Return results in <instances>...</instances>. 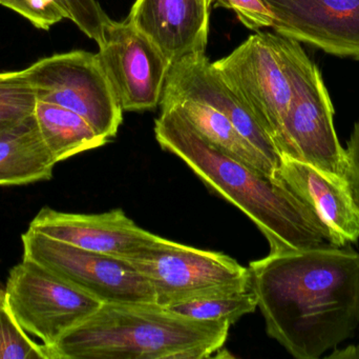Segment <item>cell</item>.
<instances>
[{
  "label": "cell",
  "instance_id": "cell-1",
  "mask_svg": "<svg viewBox=\"0 0 359 359\" xmlns=\"http://www.w3.org/2000/svg\"><path fill=\"white\" fill-rule=\"evenodd\" d=\"M268 335L299 359H318L359 326V253L324 242L251 261Z\"/></svg>",
  "mask_w": 359,
  "mask_h": 359
},
{
  "label": "cell",
  "instance_id": "cell-2",
  "mask_svg": "<svg viewBox=\"0 0 359 359\" xmlns=\"http://www.w3.org/2000/svg\"><path fill=\"white\" fill-rule=\"evenodd\" d=\"M155 135L162 149L253 221L269 242V254L302 252L331 242L328 229L299 195L278 179L219 151L176 107H161Z\"/></svg>",
  "mask_w": 359,
  "mask_h": 359
},
{
  "label": "cell",
  "instance_id": "cell-3",
  "mask_svg": "<svg viewBox=\"0 0 359 359\" xmlns=\"http://www.w3.org/2000/svg\"><path fill=\"white\" fill-rule=\"evenodd\" d=\"M230 327L157 303H102L56 344L43 346L46 359L212 358L222 356Z\"/></svg>",
  "mask_w": 359,
  "mask_h": 359
},
{
  "label": "cell",
  "instance_id": "cell-4",
  "mask_svg": "<svg viewBox=\"0 0 359 359\" xmlns=\"http://www.w3.org/2000/svg\"><path fill=\"white\" fill-rule=\"evenodd\" d=\"M297 41L276 32H259L213 63L250 107L278 150L292 98V55Z\"/></svg>",
  "mask_w": 359,
  "mask_h": 359
},
{
  "label": "cell",
  "instance_id": "cell-5",
  "mask_svg": "<svg viewBox=\"0 0 359 359\" xmlns=\"http://www.w3.org/2000/svg\"><path fill=\"white\" fill-rule=\"evenodd\" d=\"M292 98L283 124L280 156L344 178L346 151L333 122L332 103L320 70L299 41L292 55Z\"/></svg>",
  "mask_w": 359,
  "mask_h": 359
},
{
  "label": "cell",
  "instance_id": "cell-6",
  "mask_svg": "<svg viewBox=\"0 0 359 359\" xmlns=\"http://www.w3.org/2000/svg\"><path fill=\"white\" fill-rule=\"evenodd\" d=\"M37 100L67 107L111 141L123 120V110L98 54L86 51L55 54L23 70Z\"/></svg>",
  "mask_w": 359,
  "mask_h": 359
},
{
  "label": "cell",
  "instance_id": "cell-7",
  "mask_svg": "<svg viewBox=\"0 0 359 359\" xmlns=\"http://www.w3.org/2000/svg\"><path fill=\"white\" fill-rule=\"evenodd\" d=\"M4 292L13 318L46 347L102 305L96 297L27 259L11 270Z\"/></svg>",
  "mask_w": 359,
  "mask_h": 359
},
{
  "label": "cell",
  "instance_id": "cell-8",
  "mask_svg": "<svg viewBox=\"0 0 359 359\" xmlns=\"http://www.w3.org/2000/svg\"><path fill=\"white\" fill-rule=\"evenodd\" d=\"M126 261L149 282L156 303L163 307L219 291L251 288L249 268L224 253L176 242Z\"/></svg>",
  "mask_w": 359,
  "mask_h": 359
},
{
  "label": "cell",
  "instance_id": "cell-9",
  "mask_svg": "<svg viewBox=\"0 0 359 359\" xmlns=\"http://www.w3.org/2000/svg\"><path fill=\"white\" fill-rule=\"evenodd\" d=\"M31 259L102 303H156L153 289L128 261L53 240L33 230L22 235Z\"/></svg>",
  "mask_w": 359,
  "mask_h": 359
},
{
  "label": "cell",
  "instance_id": "cell-10",
  "mask_svg": "<svg viewBox=\"0 0 359 359\" xmlns=\"http://www.w3.org/2000/svg\"><path fill=\"white\" fill-rule=\"evenodd\" d=\"M97 53L123 112L160 105L172 63L128 18L109 20Z\"/></svg>",
  "mask_w": 359,
  "mask_h": 359
},
{
  "label": "cell",
  "instance_id": "cell-11",
  "mask_svg": "<svg viewBox=\"0 0 359 359\" xmlns=\"http://www.w3.org/2000/svg\"><path fill=\"white\" fill-rule=\"evenodd\" d=\"M191 99L223 114L278 171L282 156L270 135L250 107L224 79L206 53L194 54L172 63L160 105Z\"/></svg>",
  "mask_w": 359,
  "mask_h": 359
},
{
  "label": "cell",
  "instance_id": "cell-12",
  "mask_svg": "<svg viewBox=\"0 0 359 359\" xmlns=\"http://www.w3.org/2000/svg\"><path fill=\"white\" fill-rule=\"evenodd\" d=\"M29 229L77 248L123 261L174 242L139 227L121 209L101 214H76L44 208L32 221Z\"/></svg>",
  "mask_w": 359,
  "mask_h": 359
},
{
  "label": "cell",
  "instance_id": "cell-13",
  "mask_svg": "<svg viewBox=\"0 0 359 359\" xmlns=\"http://www.w3.org/2000/svg\"><path fill=\"white\" fill-rule=\"evenodd\" d=\"M272 29L328 54L359 60V0H264Z\"/></svg>",
  "mask_w": 359,
  "mask_h": 359
},
{
  "label": "cell",
  "instance_id": "cell-14",
  "mask_svg": "<svg viewBox=\"0 0 359 359\" xmlns=\"http://www.w3.org/2000/svg\"><path fill=\"white\" fill-rule=\"evenodd\" d=\"M209 0H136L128 19L175 63L206 52Z\"/></svg>",
  "mask_w": 359,
  "mask_h": 359
},
{
  "label": "cell",
  "instance_id": "cell-15",
  "mask_svg": "<svg viewBox=\"0 0 359 359\" xmlns=\"http://www.w3.org/2000/svg\"><path fill=\"white\" fill-rule=\"evenodd\" d=\"M276 178L314 211L330 233V244L358 242L359 213L345 179L287 156H282Z\"/></svg>",
  "mask_w": 359,
  "mask_h": 359
},
{
  "label": "cell",
  "instance_id": "cell-16",
  "mask_svg": "<svg viewBox=\"0 0 359 359\" xmlns=\"http://www.w3.org/2000/svg\"><path fill=\"white\" fill-rule=\"evenodd\" d=\"M56 164L34 114L0 132V185L48 181Z\"/></svg>",
  "mask_w": 359,
  "mask_h": 359
},
{
  "label": "cell",
  "instance_id": "cell-17",
  "mask_svg": "<svg viewBox=\"0 0 359 359\" xmlns=\"http://www.w3.org/2000/svg\"><path fill=\"white\" fill-rule=\"evenodd\" d=\"M164 107H176L194 128L219 151L276 178L273 164L217 110L191 99L161 105Z\"/></svg>",
  "mask_w": 359,
  "mask_h": 359
},
{
  "label": "cell",
  "instance_id": "cell-18",
  "mask_svg": "<svg viewBox=\"0 0 359 359\" xmlns=\"http://www.w3.org/2000/svg\"><path fill=\"white\" fill-rule=\"evenodd\" d=\"M34 115L42 138L57 162L109 141L79 114L61 105L37 100Z\"/></svg>",
  "mask_w": 359,
  "mask_h": 359
},
{
  "label": "cell",
  "instance_id": "cell-19",
  "mask_svg": "<svg viewBox=\"0 0 359 359\" xmlns=\"http://www.w3.org/2000/svg\"><path fill=\"white\" fill-rule=\"evenodd\" d=\"M168 309L186 318L200 320H226L232 325L257 308V296L252 287L226 290L186 299L168 306Z\"/></svg>",
  "mask_w": 359,
  "mask_h": 359
},
{
  "label": "cell",
  "instance_id": "cell-20",
  "mask_svg": "<svg viewBox=\"0 0 359 359\" xmlns=\"http://www.w3.org/2000/svg\"><path fill=\"white\" fill-rule=\"evenodd\" d=\"M37 96L25 71L0 73V132L33 115Z\"/></svg>",
  "mask_w": 359,
  "mask_h": 359
},
{
  "label": "cell",
  "instance_id": "cell-21",
  "mask_svg": "<svg viewBox=\"0 0 359 359\" xmlns=\"http://www.w3.org/2000/svg\"><path fill=\"white\" fill-rule=\"evenodd\" d=\"M0 359H46L44 346L27 337L6 305L0 306Z\"/></svg>",
  "mask_w": 359,
  "mask_h": 359
},
{
  "label": "cell",
  "instance_id": "cell-22",
  "mask_svg": "<svg viewBox=\"0 0 359 359\" xmlns=\"http://www.w3.org/2000/svg\"><path fill=\"white\" fill-rule=\"evenodd\" d=\"M0 4L18 13L38 29L50 30L62 19H69L63 0H0Z\"/></svg>",
  "mask_w": 359,
  "mask_h": 359
},
{
  "label": "cell",
  "instance_id": "cell-23",
  "mask_svg": "<svg viewBox=\"0 0 359 359\" xmlns=\"http://www.w3.org/2000/svg\"><path fill=\"white\" fill-rule=\"evenodd\" d=\"M69 19L93 40L99 39L109 17L97 0H63Z\"/></svg>",
  "mask_w": 359,
  "mask_h": 359
},
{
  "label": "cell",
  "instance_id": "cell-24",
  "mask_svg": "<svg viewBox=\"0 0 359 359\" xmlns=\"http://www.w3.org/2000/svg\"><path fill=\"white\" fill-rule=\"evenodd\" d=\"M209 4L233 11L241 22L253 31L273 27V15L264 0H209Z\"/></svg>",
  "mask_w": 359,
  "mask_h": 359
},
{
  "label": "cell",
  "instance_id": "cell-25",
  "mask_svg": "<svg viewBox=\"0 0 359 359\" xmlns=\"http://www.w3.org/2000/svg\"><path fill=\"white\" fill-rule=\"evenodd\" d=\"M346 151L345 181L359 213V120L354 126Z\"/></svg>",
  "mask_w": 359,
  "mask_h": 359
},
{
  "label": "cell",
  "instance_id": "cell-26",
  "mask_svg": "<svg viewBox=\"0 0 359 359\" xmlns=\"http://www.w3.org/2000/svg\"><path fill=\"white\" fill-rule=\"evenodd\" d=\"M328 358H346V359H359V344L358 345L349 346L341 351L333 352Z\"/></svg>",
  "mask_w": 359,
  "mask_h": 359
},
{
  "label": "cell",
  "instance_id": "cell-27",
  "mask_svg": "<svg viewBox=\"0 0 359 359\" xmlns=\"http://www.w3.org/2000/svg\"><path fill=\"white\" fill-rule=\"evenodd\" d=\"M6 305V292H4V288H2L0 285V306Z\"/></svg>",
  "mask_w": 359,
  "mask_h": 359
}]
</instances>
